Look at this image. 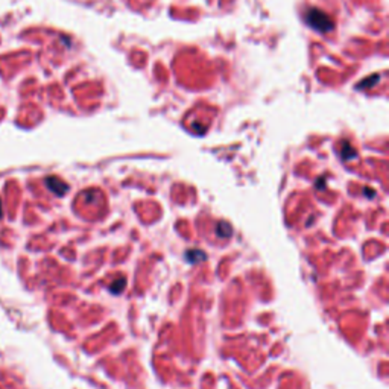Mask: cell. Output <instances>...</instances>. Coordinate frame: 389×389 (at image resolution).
<instances>
[{
    "label": "cell",
    "instance_id": "cell-4",
    "mask_svg": "<svg viewBox=\"0 0 389 389\" xmlns=\"http://www.w3.org/2000/svg\"><path fill=\"white\" fill-rule=\"evenodd\" d=\"M216 233H218L219 237H228L231 234V230L227 224H219L218 228H216Z\"/></svg>",
    "mask_w": 389,
    "mask_h": 389
},
{
    "label": "cell",
    "instance_id": "cell-7",
    "mask_svg": "<svg viewBox=\"0 0 389 389\" xmlns=\"http://www.w3.org/2000/svg\"><path fill=\"white\" fill-rule=\"evenodd\" d=\"M2 215H3V210H2V201H0V218H2Z\"/></svg>",
    "mask_w": 389,
    "mask_h": 389
},
{
    "label": "cell",
    "instance_id": "cell-3",
    "mask_svg": "<svg viewBox=\"0 0 389 389\" xmlns=\"http://www.w3.org/2000/svg\"><path fill=\"white\" fill-rule=\"evenodd\" d=\"M125 283H127V280H125V278H119V280H116V281L111 284V290H113L114 293L122 292V290H124V287H125Z\"/></svg>",
    "mask_w": 389,
    "mask_h": 389
},
{
    "label": "cell",
    "instance_id": "cell-1",
    "mask_svg": "<svg viewBox=\"0 0 389 389\" xmlns=\"http://www.w3.org/2000/svg\"><path fill=\"white\" fill-rule=\"evenodd\" d=\"M306 21L318 32H328L333 29V20L319 9H309L306 14Z\"/></svg>",
    "mask_w": 389,
    "mask_h": 389
},
{
    "label": "cell",
    "instance_id": "cell-5",
    "mask_svg": "<svg viewBox=\"0 0 389 389\" xmlns=\"http://www.w3.org/2000/svg\"><path fill=\"white\" fill-rule=\"evenodd\" d=\"M354 155V151L350 147V144L348 143H344V152H342V157L345 158V160H348V158H351Z\"/></svg>",
    "mask_w": 389,
    "mask_h": 389
},
{
    "label": "cell",
    "instance_id": "cell-2",
    "mask_svg": "<svg viewBox=\"0 0 389 389\" xmlns=\"http://www.w3.org/2000/svg\"><path fill=\"white\" fill-rule=\"evenodd\" d=\"M46 187L52 192V193H55L56 196H64L67 192H69V186L63 181V179H59V178H56V176H49V178H46Z\"/></svg>",
    "mask_w": 389,
    "mask_h": 389
},
{
    "label": "cell",
    "instance_id": "cell-6",
    "mask_svg": "<svg viewBox=\"0 0 389 389\" xmlns=\"http://www.w3.org/2000/svg\"><path fill=\"white\" fill-rule=\"evenodd\" d=\"M376 81H379V76H371L370 79H367V81H364V82H361V84H359V88H364V87H371V82H376Z\"/></svg>",
    "mask_w": 389,
    "mask_h": 389
}]
</instances>
